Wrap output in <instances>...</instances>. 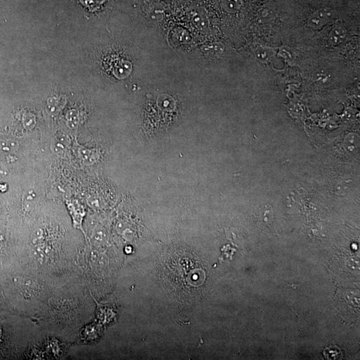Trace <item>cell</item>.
<instances>
[{
	"label": "cell",
	"instance_id": "cell-1",
	"mask_svg": "<svg viewBox=\"0 0 360 360\" xmlns=\"http://www.w3.org/2000/svg\"><path fill=\"white\" fill-rule=\"evenodd\" d=\"M334 12L330 8L320 9L309 18L308 24L311 28H319L331 21L334 17Z\"/></svg>",
	"mask_w": 360,
	"mask_h": 360
},
{
	"label": "cell",
	"instance_id": "cell-2",
	"mask_svg": "<svg viewBox=\"0 0 360 360\" xmlns=\"http://www.w3.org/2000/svg\"><path fill=\"white\" fill-rule=\"evenodd\" d=\"M347 32L343 27H337L333 29L329 35L328 40L331 45H338L344 41Z\"/></svg>",
	"mask_w": 360,
	"mask_h": 360
},
{
	"label": "cell",
	"instance_id": "cell-3",
	"mask_svg": "<svg viewBox=\"0 0 360 360\" xmlns=\"http://www.w3.org/2000/svg\"><path fill=\"white\" fill-rule=\"evenodd\" d=\"M243 0H222V7L227 12L234 13L242 5Z\"/></svg>",
	"mask_w": 360,
	"mask_h": 360
},
{
	"label": "cell",
	"instance_id": "cell-4",
	"mask_svg": "<svg viewBox=\"0 0 360 360\" xmlns=\"http://www.w3.org/2000/svg\"><path fill=\"white\" fill-rule=\"evenodd\" d=\"M276 12L274 8L272 7L265 5L259 10L258 13V19L261 20V21H269L274 18Z\"/></svg>",
	"mask_w": 360,
	"mask_h": 360
},
{
	"label": "cell",
	"instance_id": "cell-5",
	"mask_svg": "<svg viewBox=\"0 0 360 360\" xmlns=\"http://www.w3.org/2000/svg\"><path fill=\"white\" fill-rule=\"evenodd\" d=\"M314 78L317 82L321 83V84H326L331 81L330 73L323 69H319L316 71Z\"/></svg>",
	"mask_w": 360,
	"mask_h": 360
},
{
	"label": "cell",
	"instance_id": "cell-6",
	"mask_svg": "<svg viewBox=\"0 0 360 360\" xmlns=\"http://www.w3.org/2000/svg\"><path fill=\"white\" fill-rule=\"evenodd\" d=\"M325 357L328 360L338 359L341 356V350L338 346H330L323 351Z\"/></svg>",
	"mask_w": 360,
	"mask_h": 360
},
{
	"label": "cell",
	"instance_id": "cell-7",
	"mask_svg": "<svg viewBox=\"0 0 360 360\" xmlns=\"http://www.w3.org/2000/svg\"><path fill=\"white\" fill-rule=\"evenodd\" d=\"M103 1L104 0H80L83 5L88 7L90 10L98 8L100 4L103 3Z\"/></svg>",
	"mask_w": 360,
	"mask_h": 360
},
{
	"label": "cell",
	"instance_id": "cell-8",
	"mask_svg": "<svg viewBox=\"0 0 360 360\" xmlns=\"http://www.w3.org/2000/svg\"><path fill=\"white\" fill-rule=\"evenodd\" d=\"M10 142V141H0V150L2 152H10V151H14L15 145L14 143Z\"/></svg>",
	"mask_w": 360,
	"mask_h": 360
},
{
	"label": "cell",
	"instance_id": "cell-9",
	"mask_svg": "<svg viewBox=\"0 0 360 360\" xmlns=\"http://www.w3.org/2000/svg\"><path fill=\"white\" fill-rule=\"evenodd\" d=\"M256 56H257L258 58H259L260 60H265L266 59L268 60L270 54H269V52H267L266 50H263V48H260L259 50H258Z\"/></svg>",
	"mask_w": 360,
	"mask_h": 360
}]
</instances>
